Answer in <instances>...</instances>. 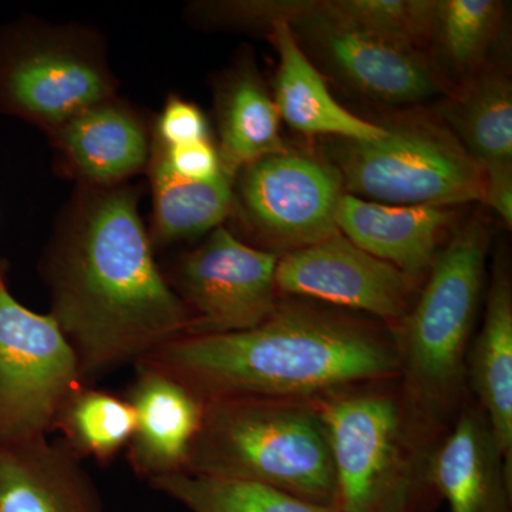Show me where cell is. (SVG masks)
Listing matches in <instances>:
<instances>
[{"label": "cell", "instance_id": "cell-1", "mask_svg": "<svg viewBox=\"0 0 512 512\" xmlns=\"http://www.w3.org/2000/svg\"><path fill=\"white\" fill-rule=\"evenodd\" d=\"M136 366L183 384L200 399L264 397L315 402L362 387L396 383L392 329L305 302L281 301L255 328L181 336Z\"/></svg>", "mask_w": 512, "mask_h": 512}, {"label": "cell", "instance_id": "cell-2", "mask_svg": "<svg viewBox=\"0 0 512 512\" xmlns=\"http://www.w3.org/2000/svg\"><path fill=\"white\" fill-rule=\"evenodd\" d=\"M50 282V316L84 379L137 363L190 330V312L158 269L128 192H109L89 205Z\"/></svg>", "mask_w": 512, "mask_h": 512}, {"label": "cell", "instance_id": "cell-3", "mask_svg": "<svg viewBox=\"0 0 512 512\" xmlns=\"http://www.w3.org/2000/svg\"><path fill=\"white\" fill-rule=\"evenodd\" d=\"M490 238L481 215L458 227L431 264L412 309L392 329L397 393L410 433L427 456L466 404L467 357Z\"/></svg>", "mask_w": 512, "mask_h": 512}, {"label": "cell", "instance_id": "cell-4", "mask_svg": "<svg viewBox=\"0 0 512 512\" xmlns=\"http://www.w3.org/2000/svg\"><path fill=\"white\" fill-rule=\"evenodd\" d=\"M183 471L255 481L335 508L328 431L313 402L264 397L207 400Z\"/></svg>", "mask_w": 512, "mask_h": 512}, {"label": "cell", "instance_id": "cell-5", "mask_svg": "<svg viewBox=\"0 0 512 512\" xmlns=\"http://www.w3.org/2000/svg\"><path fill=\"white\" fill-rule=\"evenodd\" d=\"M322 417L339 512H429L439 498L426 480L427 454L416 443L396 390L382 384L313 402Z\"/></svg>", "mask_w": 512, "mask_h": 512}, {"label": "cell", "instance_id": "cell-6", "mask_svg": "<svg viewBox=\"0 0 512 512\" xmlns=\"http://www.w3.org/2000/svg\"><path fill=\"white\" fill-rule=\"evenodd\" d=\"M375 140H342L336 165L346 194L389 205L453 208L483 200V167L443 120L404 114Z\"/></svg>", "mask_w": 512, "mask_h": 512}, {"label": "cell", "instance_id": "cell-7", "mask_svg": "<svg viewBox=\"0 0 512 512\" xmlns=\"http://www.w3.org/2000/svg\"><path fill=\"white\" fill-rule=\"evenodd\" d=\"M84 382L56 320L16 301L0 276V444L47 436Z\"/></svg>", "mask_w": 512, "mask_h": 512}, {"label": "cell", "instance_id": "cell-8", "mask_svg": "<svg viewBox=\"0 0 512 512\" xmlns=\"http://www.w3.org/2000/svg\"><path fill=\"white\" fill-rule=\"evenodd\" d=\"M279 255L249 247L218 227L177 271V293L191 315L187 335H224L261 325L278 308ZM185 335V336H187Z\"/></svg>", "mask_w": 512, "mask_h": 512}, {"label": "cell", "instance_id": "cell-9", "mask_svg": "<svg viewBox=\"0 0 512 512\" xmlns=\"http://www.w3.org/2000/svg\"><path fill=\"white\" fill-rule=\"evenodd\" d=\"M241 171L242 207L252 227L279 255L338 232L336 211L345 188L335 165L288 150Z\"/></svg>", "mask_w": 512, "mask_h": 512}, {"label": "cell", "instance_id": "cell-10", "mask_svg": "<svg viewBox=\"0 0 512 512\" xmlns=\"http://www.w3.org/2000/svg\"><path fill=\"white\" fill-rule=\"evenodd\" d=\"M275 282L279 293L366 313L389 329L406 318L421 288L420 281L363 251L339 231L279 255Z\"/></svg>", "mask_w": 512, "mask_h": 512}, {"label": "cell", "instance_id": "cell-11", "mask_svg": "<svg viewBox=\"0 0 512 512\" xmlns=\"http://www.w3.org/2000/svg\"><path fill=\"white\" fill-rule=\"evenodd\" d=\"M289 26L343 82L370 99L409 106L451 94L429 53L343 25L316 0H303Z\"/></svg>", "mask_w": 512, "mask_h": 512}, {"label": "cell", "instance_id": "cell-12", "mask_svg": "<svg viewBox=\"0 0 512 512\" xmlns=\"http://www.w3.org/2000/svg\"><path fill=\"white\" fill-rule=\"evenodd\" d=\"M430 490L451 512H512V476L480 407L463 410L426 461Z\"/></svg>", "mask_w": 512, "mask_h": 512}, {"label": "cell", "instance_id": "cell-13", "mask_svg": "<svg viewBox=\"0 0 512 512\" xmlns=\"http://www.w3.org/2000/svg\"><path fill=\"white\" fill-rule=\"evenodd\" d=\"M454 218L451 208L380 204L345 192L336 227L363 251L423 282Z\"/></svg>", "mask_w": 512, "mask_h": 512}, {"label": "cell", "instance_id": "cell-14", "mask_svg": "<svg viewBox=\"0 0 512 512\" xmlns=\"http://www.w3.org/2000/svg\"><path fill=\"white\" fill-rule=\"evenodd\" d=\"M0 512H106L67 444L47 436L0 444Z\"/></svg>", "mask_w": 512, "mask_h": 512}, {"label": "cell", "instance_id": "cell-15", "mask_svg": "<svg viewBox=\"0 0 512 512\" xmlns=\"http://www.w3.org/2000/svg\"><path fill=\"white\" fill-rule=\"evenodd\" d=\"M107 90L103 73L73 53L36 49L0 63V100L32 119L64 124L103 103Z\"/></svg>", "mask_w": 512, "mask_h": 512}, {"label": "cell", "instance_id": "cell-16", "mask_svg": "<svg viewBox=\"0 0 512 512\" xmlns=\"http://www.w3.org/2000/svg\"><path fill=\"white\" fill-rule=\"evenodd\" d=\"M137 372L127 397L136 416L128 443L131 467L147 480L183 471L205 402L163 373L141 366Z\"/></svg>", "mask_w": 512, "mask_h": 512}, {"label": "cell", "instance_id": "cell-17", "mask_svg": "<svg viewBox=\"0 0 512 512\" xmlns=\"http://www.w3.org/2000/svg\"><path fill=\"white\" fill-rule=\"evenodd\" d=\"M269 36L278 53L275 104L279 117L305 136H333L346 141L375 140L384 134L382 124L350 113L330 93L318 67L313 64L291 26L276 20Z\"/></svg>", "mask_w": 512, "mask_h": 512}, {"label": "cell", "instance_id": "cell-18", "mask_svg": "<svg viewBox=\"0 0 512 512\" xmlns=\"http://www.w3.org/2000/svg\"><path fill=\"white\" fill-rule=\"evenodd\" d=\"M467 387L512 476V285L505 266L488 288L483 326L468 352Z\"/></svg>", "mask_w": 512, "mask_h": 512}, {"label": "cell", "instance_id": "cell-19", "mask_svg": "<svg viewBox=\"0 0 512 512\" xmlns=\"http://www.w3.org/2000/svg\"><path fill=\"white\" fill-rule=\"evenodd\" d=\"M221 168L228 177L272 154L285 153L278 109L251 67L235 73L220 99Z\"/></svg>", "mask_w": 512, "mask_h": 512}, {"label": "cell", "instance_id": "cell-20", "mask_svg": "<svg viewBox=\"0 0 512 512\" xmlns=\"http://www.w3.org/2000/svg\"><path fill=\"white\" fill-rule=\"evenodd\" d=\"M441 117L481 167L512 163V87L507 74L484 69L450 94Z\"/></svg>", "mask_w": 512, "mask_h": 512}, {"label": "cell", "instance_id": "cell-21", "mask_svg": "<svg viewBox=\"0 0 512 512\" xmlns=\"http://www.w3.org/2000/svg\"><path fill=\"white\" fill-rule=\"evenodd\" d=\"M62 141L80 173L97 183L136 173L147 160L146 136L137 121L103 103L66 121Z\"/></svg>", "mask_w": 512, "mask_h": 512}, {"label": "cell", "instance_id": "cell-22", "mask_svg": "<svg viewBox=\"0 0 512 512\" xmlns=\"http://www.w3.org/2000/svg\"><path fill=\"white\" fill-rule=\"evenodd\" d=\"M504 10L498 0H436L430 59L448 86L456 82L454 92L484 72L503 25Z\"/></svg>", "mask_w": 512, "mask_h": 512}, {"label": "cell", "instance_id": "cell-23", "mask_svg": "<svg viewBox=\"0 0 512 512\" xmlns=\"http://www.w3.org/2000/svg\"><path fill=\"white\" fill-rule=\"evenodd\" d=\"M153 183L157 232L165 241L214 231L231 212V177L224 171L207 183H194L171 173L161 157L154 167Z\"/></svg>", "mask_w": 512, "mask_h": 512}, {"label": "cell", "instance_id": "cell-24", "mask_svg": "<svg viewBox=\"0 0 512 512\" xmlns=\"http://www.w3.org/2000/svg\"><path fill=\"white\" fill-rule=\"evenodd\" d=\"M148 481L191 512H339L255 481L197 476L185 471Z\"/></svg>", "mask_w": 512, "mask_h": 512}, {"label": "cell", "instance_id": "cell-25", "mask_svg": "<svg viewBox=\"0 0 512 512\" xmlns=\"http://www.w3.org/2000/svg\"><path fill=\"white\" fill-rule=\"evenodd\" d=\"M56 427L63 431L67 447L76 456L93 457L106 464L130 443L136 416L127 399L82 387L64 406Z\"/></svg>", "mask_w": 512, "mask_h": 512}, {"label": "cell", "instance_id": "cell-26", "mask_svg": "<svg viewBox=\"0 0 512 512\" xmlns=\"http://www.w3.org/2000/svg\"><path fill=\"white\" fill-rule=\"evenodd\" d=\"M320 6L343 25L424 52L436 0H320Z\"/></svg>", "mask_w": 512, "mask_h": 512}, {"label": "cell", "instance_id": "cell-27", "mask_svg": "<svg viewBox=\"0 0 512 512\" xmlns=\"http://www.w3.org/2000/svg\"><path fill=\"white\" fill-rule=\"evenodd\" d=\"M163 158L171 173L194 183H207L222 173L220 156L208 140L167 147Z\"/></svg>", "mask_w": 512, "mask_h": 512}, {"label": "cell", "instance_id": "cell-28", "mask_svg": "<svg viewBox=\"0 0 512 512\" xmlns=\"http://www.w3.org/2000/svg\"><path fill=\"white\" fill-rule=\"evenodd\" d=\"M160 134L167 147L207 140V121L198 107L171 100L160 119Z\"/></svg>", "mask_w": 512, "mask_h": 512}, {"label": "cell", "instance_id": "cell-29", "mask_svg": "<svg viewBox=\"0 0 512 512\" xmlns=\"http://www.w3.org/2000/svg\"><path fill=\"white\" fill-rule=\"evenodd\" d=\"M483 200L504 224L512 225V163L484 165Z\"/></svg>", "mask_w": 512, "mask_h": 512}]
</instances>
